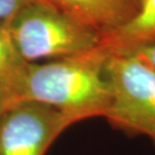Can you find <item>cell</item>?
Listing matches in <instances>:
<instances>
[{"label":"cell","instance_id":"1","mask_svg":"<svg viewBox=\"0 0 155 155\" xmlns=\"http://www.w3.org/2000/svg\"><path fill=\"white\" fill-rule=\"evenodd\" d=\"M108 52L100 44L82 55L25 63L7 84L13 101L30 100L51 106L74 124L104 117L110 102L106 77Z\"/></svg>","mask_w":155,"mask_h":155},{"label":"cell","instance_id":"2","mask_svg":"<svg viewBox=\"0 0 155 155\" xmlns=\"http://www.w3.org/2000/svg\"><path fill=\"white\" fill-rule=\"evenodd\" d=\"M18 55L28 63L82 55L102 36L44 0H32L6 21Z\"/></svg>","mask_w":155,"mask_h":155},{"label":"cell","instance_id":"3","mask_svg":"<svg viewBox=\"0 0 155 155\" xmlns=\"http://www.w3.org/2000/svg\"><path fill=\"white\" fill-rule=\"evenodd\" d=\"M106 77L110 102L104 118L130 136L155 145V69L132 52H108Z\"/></svg>","mask_w":155,"mask_h":155},{"label":"cell","instance_id":"4","mask_svg":"<svg viewBox=\"0 0 155 155\" xmlns=\"http://www.w3.org/2000/svg\"><path fill=\"white\" fill-rule=\"evenodd\" d=\"M74 122L51 106L14 101L0 116V155H45Z\"/></svg>","mask_w":155,"mask_h":155},{"label":"cell","instance_id":"5","mask_svg":"<svg viewBox=\"0 0 155 155\" xmlns=\"http://www.w3.org/2000/svg\"><path fill=\"white\" fill-rule=\"evenodd\" d=\"M82 24L99 32L102 38L117 31L138 12L133 0H44Z\"/></svg>","mask_w":155,"mask_h":155},{"label":"cell","instance_id":"6","mask_svg":"<svg viewBox=\"0 0 155 155\" xmlns=\"http://www.w3.org/2000/svg\"><path fill=\"white\" fill-rule=\"evenodd\" d=\"M155 38V0H143L130 22L102 38L108 52H127Z\"/></svg>","mask_w":155,"mask_h":155},{"label":"cell","instance_id":"7","mask_svg":"<svg viewBox=\"0 0 155 155\" xmlns=\"http://www.w3.org/2000/svg\"><path fill=\"white\" fill-rule=\"evenodd\" d=\"M27 62L18 55L6 21H0V81L8 84Z\"/></svg>","mask_w":155,"mask_h":155},{"label":"cell","instance_id":"8","mask_svg":"<svg viewBox=\"0 0 155 155\" xmlns=\"http://www.w3.org/2000/svg\"><path fill=\"white\" fill-rule=\"evenodd\" d=\"M32 0H0V21L9 20L17 11Z\"/></svg>","mask_w":155,"mask_h":155},{"label":"cell","instance_id":"9","mask_svg":"<svg viewBox=\"0 0 155 155\" xmlns=\"http://www.w3.org/2000/svg\"><path fill=\"white\" fill-rule=\"evenodd\" d=\"M127 52L134 53L136 55H138L140 59H143L145 62H147L150 66H152L155 69V38Z\"/></svg>","mask_w":155,"mask_h":155},{"label":"cell","instance_id":"10","mask_svg":"<svg viewBox=\"0 0 155 155\" xmlns=\"http://www.w3.org/2000/svg\"><path fill=\"white\" fill-rule=\"evenodd\" d=\"M12 102L14 101H13L11 90L7 86V84L0 81V116Z\"/></svg>","mask_w":155,"mask_h":155},{"label":"cell","instance_id":"11","mask_svg":"<svg viewBox=\"0 0 155 155\" xmlns=\"http://www.w3.org/2000/svg\"><path fill=\"white\" fill-rule=\"evenodd\" d=\"M141 1H143V0H133V2L136 4V6H137L138 8H139V6H140V4H141Z\"/></svg>","mask_w":155,"mask_h":155}]
</instances>
